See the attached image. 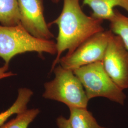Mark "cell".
<instances>
[{"label": "cell", "mask_w": 128, "mask_h": 128, "mask_svg": "<svg viewBox=\"0 0 128 128\" xmlns=\"http://www.w3.org/2000/svg\"><path fill=\"white\" fill-rule=\"evenodd\" d=\"M104 20L88 16L82 10L80 0H63V7L57 18L48 23L56 25L58 33L56 42V54L51 68L52 72L59 64L61 56L72 53L82 43L97 33L104 30Z\"/></svg>", "instance_id": "6da1fadb"}, {"label": "cell", "mask_w": 128, "mask_h": 128, "mask_svg": "<svg viewBox=\"0 0 128 128\" xmlns=\"http://www.w3.org/2000/svg\"><path fill=\"white\" fill-rule=\"evenodd\" d=\"M56 55L55 41L33 36L20 23L13 26L0 25V58L9 65L14 56L26 52Z\"/></svg>", "instance_id": "7a4b0ae2"}, {"label": "cell", "mask_w": 128, "mask_h": 128, "mask_svg": "<svg viewBox=\"0 0 128 128\" xmlns=\"http://www.w3.org/2000/svg\"><path fill=\"white\" fill-rule=\"evenodd\" d=\"M52 72L55 78L44 84L43 97L63 103L68 108H87L89 100L73 70L64 68L59 64Z\"/></svg>", "instance_id": "3957f363"}, {"label": "cell", "mask_w": 128, "mask_h": 128, "mask_svg": "<svg viewBox=\"0 0 128 128\" xmlns=\"http://www.w3.org/2000/svg\"><path fill=\"white\" fill-rule=\"evenodd\" d=\"M73 71L82 83L89 100L96 97H104L124 105L127 96L124 90L107 73L102 61L82 66Z\"/></svg>", "instance_id": "277c9868"}, {"label": "cell", "mask_w": 128, "mask_h": 128, "mask_svg": "<svg viewBox=\"0 0 128 128\" xmlns=\"http://www.w3.org/2000/svg\"><path fill=\"white\" fill-rule=\"evenodd\" d=\"M110 30L97 33L84 41L70 55L60 59L59 64L64 68L74 70L82 66L102 61L110 38Z\"/></svg>", "instance_id": "5b68a950"}, {"label": "cell", "mask_w": 128, "mask_h": 128, "mask_svg": "<svg viewBox=\"0 0 128 128\" xmlns=\"http://www.w3.org/2000/svg\"><path fill=\"white\" fill-rule=\"evenodd\" d=\"M102 63L106 72L122 90L128 88V50L120 37L110 38Z\"/></svg>", "instance_id": "8992f818"}, {"label": "cell", "mask_w": 128, "mask_h": 128, "mask_svg": "<svg viewBox=\"0 0 128 128\" xmlns=\"http://www.w3.org/2000/svg\"><path fill=\"white\" fill-rule=\"evenodd\" d=\"M20 24L37 38L51 40L54 38L44 15L43 0H18Z\"/></svg>", "instance_id": "52a82bcc"}, {"label": "cell", "mask_w": 128, "mask_h": 128, "mask_svg": "<svg viewBox=\"0 0 128 128\" xmlns=\"http://www.w3.org/2000/svg\"><path fill=\"white\" fill-rule=\"evenodd\" d=\"M82 5L90 7L92 17L102 20H110L115 7H120L128 12V0H82Z\"/></svg>", "instance_id": "ba28073f"}, {"label": "cell", "mask_w": 128, "mask_h": 128, "mask_svg": "<svg viewBox=\"0 0 128 128\" xmlns=\"http://www.w3.org/2000/svg\"><path fill=\"white\" fill-rule=\"evenodd\" d=\"M33 95V92L29 88L23 87L18 89L16 100L8 109L0 113V127L14 114H18L28 109V102Z\"/></svg>", "instance_id": "9c48e42d"}, {"label": "cell", "mask_w": 128, "mask_h": 128, "mask_svg": "<svg viewBox=\"0 0 128 128\" xmlns=\"http://www.w3.org/2000/svg\"><path fill=\"white\" fill-rule=\"evenodd\" d=\"M68 120L72 128H107L98 124L87 108H70Z\"/></svg>", "instance_id": "30bf717a"}, {"label": "cell", "mask_w": 128, "mask_h": 128, "mask_svg": "<svg viewBox=\"0 0 128 128\" xmlns=\"http://www.w3.org/2000/svg\"><path fill=\"white\" fill-rule=\"evenodd\" d=\"M0 23L5 26L20 23L18 0H0Z\"/></svg>", "instance_id": "8fae6325"}, {"label": "cell", "mask_w": 128, "mask_h": 128, "mask_svg": "<svg viewBox=\"0 0 128 128\" xmlns=\"http://www.w3.org/2000/svg\"><path fill=\"white\" fill-rule=\"evenodd\" d=\"M109 22L110 30L120 37L128 50V17L115 9L114 15Z\"/></svg>", "instance_id": "7c38bea8"}, {"label": "cell", "mask_w": 128, "mask_h": 128, "mask_svg": "<svg viewBox=\"0 0 128 128\" xmlns=\"http://www.w3.org/2000/svg\"><path fill=\"white\" fill-rule=\"evenodd\" d=\"M40 113L38 108L27 109L17 114L16 117L4 124L0 128H28Z\"/></svg>", "instance_id": "4fadbf2b"}, {"label": "cell", "mask_w": 128, "mask_h": 128, "mask_svg": "<svg viewBox=\"0 0 128 128\" xmlns=\"http://www.w3.org/2000/svg\"><path fill=\"white\" fill-rule=\"evenodd\" d=\"M9 65L4 64V66L0 67V80L6 78L12 77L16 75V74L9 71Z\"/></svg>", "instance_id": "5bb4252c"}, {"label": "cell", "mask_w": 128, "mask_h": 128, "mask_svg": "<svg viewBox=\"0 0 128 128\" xmlns=\"http://www.w3.org/2000/svg\"><path fill=\"white\" fill-rule=\"evenodd\" d=\"M56 123L58 128H72L68 119L66 118L63 116H60L57 118Z\"/></svg>", "instance_id": "9a60e30c"}, {"label": "cell", "mask_w": 128, "mask_h": 128, "mask_svg": "<svg viewBox=\"0 0 128 128\" xmlns=\"http://www.w3.org/2000/svg\"><path fill=\"white\" fill-rule=\"evenodd\" d=\"M60 0H51L52 2L54 4H58Z\"/></svg>", "instance_id": "2e32d148"}]
</instances>
